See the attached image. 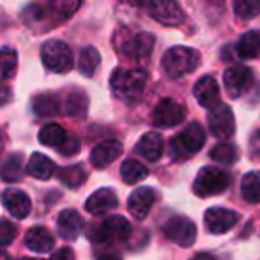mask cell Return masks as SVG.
<instances>
[{
	"instance_id": "6da1fadb",
	"label": "cell",
	"mask_w": 260,
	"mask_h": 260,
	"mask_svg": "<svg viewBox=\"0 0 260 260\" xmlns=\"http://www.w3.org/2000/svg\"><path fill=\"white\" fill-rule=\"evenodd\" d=\"M145 83H147V73L144 69L119 68L113 71L112 78H110V87H112L115 98L127 101V103L140 100L145 90Z\"/></svg>"
},
{
	"instance_id": "7a4b0ae2",
	"label": "cell",
	"mask_w": 260,
	"mask_h": 260,
	"mask_svg": "<svg viewBox=\"0 0 260 260\" xmlns=\"http://www.w3.org/2000/svg\"><path fill=\"white\" fill-rule=\"evenodd\" d=\"M165 73L170 78H181L184 75L193 73L200 66V53L188 46H174L167 50L161 60Z\"/></svg>"
},
{
	"instance_id": "3957f363",
	"label": "cell",
	"mask_w": 260,
	"mask_h": 260,
	"mask_svg": "<svg viewBox=\"0 0 260 260\" xmlns=\"http://www.w3.org/2000/svg\"><path fill=\"white\" fill-rule=\"evenodd\" d=\"M206 144V129L199 122H191L170 142V156L174 159H188Z\"/></svg>"
},
{
	"instance_id": "277c9868",
	"label": "cell",
	"mask_w": 260,
	"mask_h": 260,
	"mask_svg": "<svg viewBox=\"0 0 260 260\" xmlns=\"http://www.w3.org/2000/svg\"><path fill=\"white\" fill-rule=\"evenodd\" d=\"M230 184V175L225 170L218 167H204L197 174V179L193 182V191L200 199L216 197L223 193Z\"/></svg>"
},
{
	"instance_id": "5b68a950",
	"label": "cell",
	"mask_w": 260,
	"mask_h": 260,
	"mask_svg": "<svg viewBox=\"0 0 260 260\" xmlns=\"http://www.w3.org/2000/svg\"><path fill=\"white\" fill-rule=\"evenodd\" d=\"M135 6H140L161 25L177 27L184 21V13L175 0H133Z\"/></svg>"
},
{
	"instance_id": "8992f818",
	"label": "cell",
	"mask_w": 260,
	"mask_h": 260,
	"mask_svg": "<svg viewBox=\"0 0 260 260\" xmlns=\"http://www.w3.org/2000/svg\"><path fill=\"white\" fill-rule=\"evenodd\" d=\"M131 236V223L124 216H110L103 223L96 225L90 234V239L98 244H113L126 241Z\"/></svg>"
},
{
	"instance_id": "52a82bcc",
	"label": "cell",
	"mask_w": 260,
	"mask_h": 260,
	"mask_svg": "<svg viewBox=\"0 0 260 260\" xmlns=\"http://www.w3.org/2000/svg\"><path fill=\"white\" fill-rule=\"evenodd\" d=\"M41 58L45 68L52 73L64 75L73 68L71 50L64 41H58V39H52V41L45 43V46L41 50Z\"/></svg>"
},
{
	"instance_id": "ba28073f",
	"label": "cell",
	"mask_w": 260,
	"mask_h": 260,
	"mask_svg": "<svg viewBox=\"0 0 260 260\" xmlns=\"http://www.w3.org/2000/svg\"><path fill=\"white\" fill-rule=\"evenodd\" d=\"M163 234L172 243L182 248H189L197 239V226L186 216H174L163 225Z\"/></svg>"
},
{
	"instance_id": "9c48e42d",
	"label": "cell",
	"mask_w": 260,
	"mask_h": 260,
	"mask_svg": "<svg viewBox=\"0 0 260 260\" xmlns=\"http://www.w3.org/2000/svg\"><path fill=\"white\" fill-rule=\"evenodd\" d=\"M207 126L209 131L214 135L216 138H230L236 131V120H234V113L229 105L218 103L212 108H209L207 115Z\"/></svg>"
},
{
	"instance_id": "30bf717a",
	"label": "cell",
	"mask_w": 260,
	"mask_h": 260,
	"mask_svg": "<svg viewBox=\"0 0 260 260\" xmlns=\"http://www.w3.org/2000/svg\"><path fill=\"white\" fill-rule=\"evenodd\" d=\"M186 119L184 105L177 103L175 100H161L152 110V124L156 127H175Z\"/></svg>"
},
{
	"instance_id": "8fae6325",
	"label": "cell",
	"mask_w": 260,
	"mask_h": 260,
	"mask_svg": "<svg viewBox=\"0 0 260 260\" xmlns=\"http://www.w3.org/2000/svg\"><path fill=\"white\" fill-rule=\"evenodd\" d=\"M119 50L129 60H147L151 57L152 50H154V36L147 34V32H138V34H133L127 39H124Z\"/></svg>"
},
{
	"instance_id": "7c38bea8",
	"label": "cell",
	"mask_w": 260,
	"mask_h": 260,
	"mask_svg": "<svg viewBox=\"0 0 260 260\" xmlns=\"http://www.w3.org/2000/svg\"><path fill=\"white\" fill-rule=\"evenodd\" d=\"M223 83H225L226 94L230 98H241L253 83V71L246 66H232L223 75Z\"/></svg>"
},
{
	"instance_id": "4fadbf2b",
	"label": "cell",
	"mask_w": 260,
	"mask_h": 260,
	"mask_svg": "<svg viewBox=\"0 0 260 260\" xmlns=\"http://www.w3.org/2000/svg\"><path fill=\"white\" fill-rule=\"evenodd\" d=\"M206 219V229L211 234H226L237 225L241 219V214L232 209L226 207H211L204 214Z\"/></svg>"
},
{
	"instance_id": "5bb4252c",
	"label": "cell",
	"mask_w": 260,
	"mask_h": 260,
	"mask_svg": "<svg viewBox=\"0 0 260 260\" xmlns=\"http://www.w3.org/2000/svg\"><path fill=\"white\" fill-rule=\"evenodd\" d=\"M2 204L9 211V214L16 219H23L30 214L32 202L28 199V195L23 189L18 188H7L2 193Z\"/></svg>"
},
{
	"instance_id": "9a60e30c",
	"label": "cell",
	"mask_w": 260,
	"mask_h": 260,
	"mask_svg": "<svg viewBox=\"0 0 260 260\" xmlns=\"http://www.w3.org/2000/svg\"><path fill=\"white\" fill-rule=\"evenodd\" d=\"M156 200V193L151 188H138L127 199V209L135 219H145L151 212L152 204Z\"/></svg>"
},
{
	"instance_id": "2e32d148",
	"label": "cell",
	"mask_w": 260,
	"mask_h": 260,
	"mask_svg": "<svg viewBox=\"0 0 260 260\" xmlns=\"http://www.w3.org/2000/svg\"><path fill=\"white\" fill-rule=\"evenodd\" d=\"M58 236L66 241H75L83 230V218L75 209H66L57 218Z\"/></svg>"
},
{
	"instance_id": "e0dca14e",
	"label": "cell",
	"mask_w": 260,
	"mask_h": 260,
	"mask_svg": "<svg viewBox=\"0 0 260 260\" xmlns=\"http://www.w3.org/2000/svg\"><path fill=\"white\" fill-rule=\"evenodd\" d=\"M117 206H119V199H117L115 191H113V189H110V188H103V189H98V191H94L85 202L87 211H89L90 214H94V216L106 214V212H110L112 209H115Z\"/></svg>"
},
{
	"instance_id": "ac0fdd59",
	"label": "cell",
	"mask_w": 260,
	"mask_h": 260,
	"mask_svg": "<svg viewBox=\"0 0 260 260\" xmlns=\"http://www.w3.org/2000/svg\"><path fill=\"white\" fill-rule=\"evenodd\" d=\"M193 94L204 108H212L219 103V85L212 76H202L193 87Z\"/></svg>"
},
{
	"instance_id": "d6986e66",
	"label": "cell",
	"mask_w": 260,
	"mask_h": 260,
	"mask_svg": "<svg viewBox=\"0 0 260 260\" xmlns=\"http://www.w3.org/2000/svg\"><path fill=\"white\" fill-rule=\"evenodd\" d=\"M122 154V144L117 140H105L98 144L90 152V163L96 168H106Z\"/></svg>"
},
{
	"instance_id": "ffe728a7",
	"label": "cell",
	"mask_w": 260,
	"mask_h": 260,
	"mask_svg": "<svg viewBox=\"0 0 260 260\" xmlns=\"http://www.w3.org/2000/svg\"><path fill=\"white\" fill-rule=\"evenodd\" d=\"M25 244L28 250L36 251V253H46V251L53 250L55 239L50 234V230L45 226H32L25 234Z\"/></svg>"
},
{
	"instance_id": "44dd1931",
	"label": "cell",
	"mask_w": 260,
	"mask_h": 260,
	"mask_svg": "<svg viewBox=\"0 0 260 260\" xmlns=\"http://www.w3.org/2000/svg\"><path fill=\"white\" fill-rule=\"evenodd\" d=\"M163 137L156 131H151V133H145L144 137L138 140L135 151L140 156H144L147 161H157L161 156H163Z\"/></svg>"
},
{
	"instance_id": "7402d4cb",
	"label": "cell",
	"mask_w": 260,
	"mask_h": 260,
	"mask_svg": "<svg viewBox=\"0 0 260 260\" xmlns=\"http://www.w3.org/2000/svg\"><path fill=\"white\" fill-rule=\"evenodd\" d=\"M27 174L32 175L34 179H39V181H48L55 174V165L48 156L36 152V154H32L30 159H28Z\"/></svg>"
},
{
	"instance_id": "603a6c76",
	"label": "cell",
	"mask_w": 260,
	"mask_h": 260,
	"mask_svg": "<svg viewBox=\"0 0 260 260\" xmlns=\"http://www.w3.org/2000/svg\"><path fill=\"white\" fill-rule=\"evenodd\" d=\"M23 177V156L11 154L0 165V179L6 182H18Z\"/></svg>"
},
{
	"instance_id": "cb8c5ba5",
	"label": "cell",
	"mask_w": 260,
	"mask_h": 260,
	"mask_svg": "<svg viewBox=\"0 0 260 260\" xmlns=\"http://www.w3.org/2000/svg\"><path fill=\"white\" fill-rule=\"evenodd\" d=\"M32 110L38 117H55L60 112V103L55 94H39L32 101Z\"/></svg>"
},
{
	"instance_id": "d4e9b609",
	"label": "cell",
	"mask_w": 260,
	"mask_h": 260,
	"mask_svg": "<svg viewBox=\"0 0 260 260\" xmlns=\"http://www.w3.org/2000/svg\"><path fill=\"white\" fill-rule=\"evenodd\" d=\"M236 52L241 58L248 60V58H255L260 55V34L258 32H246L244 36H241V39L237 41Z\"/></svg>"
},
{
	"instance_id": "484cf974",
	"label": "cell",
	"mask_w": 260,
	"mask_h": 260,
	"mask_svg": "<svg viewBox=\"0 0 260 260\" xmlns=\"http://www.w3.org/2000/svg\"><path fill=\"white\" fill-rule=\"evenodd\" d=\"M45 6L55 20H66L80 9L82 0H45Z\"/></svg>"
},
{
	"instance_id": "4316f807",
	"label": "cell",
	"mask_w": 260,
	"mask_h": 260,
	"mask_svg": "<svg viewBox=\"0 0 260 260\" xmlns=\"http://www.w3.org/2000/svg\"><path fill=\"white\" fill-rule=\"evenodd\" d=\"M147 175H149L147 167L142 165L140 161H137V159H126L122 163V167H120V177H122V181L129 186L144 181Z\"/></svg>"
},
{
	"instance_id": "83f0119b",
	"label": "cell",
	"mask_w": 260,
	"mask_h": 260,
	"mask_svg": "<svg viewBox=\"0 0 260 260\" xmlns=\"http://www.w3.org/2000/svg\"><path fill=\"white\" fill-rule=\"evenodd\" d=\"M89 108V100L82 90H71L66 96L64 101V112L69 117H83Z\"/></svg>"
},
{
	"instance_id": "f1b7e54d",
	"label": "cell",
	"mask_w": 260,
	"mask_h": 260,
	"mask_svg": "<svg viewBox=\"0 0 260 260\" xmlns=\"http://www.w3.org/2000/svg\"><path fill=\"white\" fill-rule=\"evenodd\" d=\"M241 193L248 204H260V172H250L241 181Z\"/></svg>"
},
{
	"instance_id": "f546056e",
	"label": "cell",
	"mask_w": 260,
	"mask_h": 260,
	"mask_svg": "<svg viewBox=\"0 0 260 260\" xmlns=\"http://www.w3.org/2000/svg\"><path fill=\"white\" fill-rule=\"evenodd\" d=\"M58 179L64 186L68 188H80V186L85 182L87 179V172L82 165H73V167H66V168H60L58 170Z\"/></svg>"
},
{
	"instance_id": "4dcf8cb0",
	"label": "cell",
	"mask_w": 260,
	"mask_h": 260,
	"mask_svg": "<svg viewBox=\"0 0 260 260\" xmlns=\"http://www.w3.org/2000/svg\"><path fill=\"white\" fill-rule=\"evenodd\" d=\"M100 64H101V57L96 48H92V46L82 48L78 58V69L82 71V75L92 76L96 73V69L100 68Z\"/></svg>"
},
{
	"instance_id": "1f68e13d",
	"label": "cell",
	"mask_w": 260,
	"mask_h": 260,
	"mask_svg": "<svg viewBox=\"0 0 260 260\" xmlns=\"http://www.w3.org/2000/svg\"><path fill=\"white\" fill-rule=\"evenodd\" d=\"M66 137H68V135H66L62 126H58V124H46V126L41 127L38 138L46 147H58V145L66 140Z\"/></svg>"
},
{
	"instance_id": "d6a6232c",
	"label": "cell",
	"mask_w": 260,
	"mask_h": 260,
	"mask_svg": "<svg viewBox=\"0 0 260 260\" xmlns=\"http://www.w3.org/2000/svg\"><path fill=\"white\" fill-rule=\"evenodd\" d=\"M18 68V55L13 48H0V80H9Z\"/></svg>"
},
{
	"instance_id": "836d02e7",
	"label": "cell",
	"mask_w": 260,
	"mask_h": 260,
	"mask_svg": "<svg viewBox=\"0 0 260 260\" xmlns=\"http://www.w3.org/2000/svg\"><path fill=\"white\" fill-rule=\"evenodd\" d=\"M209 156H211L212 161H216V163H219V165H232V163H236L237 157H239V154H237V149L230 144L214 145Z\"/></svg>"
},
{
	"instance_id": "e575fe53",
	"label": "cell",
	"mask_w": 260,
	"mask_h": 260,
	"mask_svg": "<svg viewBox=\"0 0 260 260\" xmlns=\"http://www.w3.org/2000/svg\"><path fill=\"white\" fill-rule=\"evenodd\" d=\"M234 13L243 20L255 18L260 13V0H234Z\"/></svg>"
},
{
	"instance_id": "d590c367",
	"label": "cell",
	"mask_w": 260,
	"mask_h": 260,
	"mask_svg": "<svg viewBox=\"0 0 260 260\" xmlns=\"http://www.w3.org/2000/svg\"><path fill=\"white\" fill-rule=\"evenodd\" d=\"M16 236V226L13 221L6 218H0V246H7L14 241Z\"/></svg>"
},
{
	"instance_id": "8d00e7d4",
	"label": "cell",
	"mask_w": 260,
	"mask_h": 260,
	"mask_svg": "<svg viewBox=\"0 0 260 260\" xmlns=\"http://www.w3.org/2000/svg\"><path fill=\"white\" fill-rule=\"evenodd\" d=\"M58 151H60V154L64 156H73V154H78L80 151V142L76 137H66V140L62 142L60 145H58Z\"/></svg>"
},
{
	"instance_id": "74e56055",
	"label": "cell",
	"mask_w": 260,
	"mask_h": 260,
	"mask_svg": "<svg viewBox=\"0 0 260 260\" xmlns=\"http://www.w3.org/2000/svg\"><path fill=\"white\" fill-rule=\"evenodd\" d=\"M50 260H75V255L69 248H58Z\"/></svg>"
},
{
	"instance_id": "f35d334b",
	"label": "cell",
	"mask_w": 260,
	"mask_h": 260,
	"mask_svg": "<svg viewBox=\"0 0 260 260\" xmlns=\"http://www.w3.org/2000/svg\"><path fill=\"white\" fill-rule=\"evenodd\" d=\"M11 100V89L7 85H4L2 80H0V106L9 103Z\"/></svg>"
},
{
	"instance_id": "ab89813d",
	"label": "cell",
	"mask_w": 260,
	"mask_h": 260,
	"mask_svg": "<svg viewBox=\"0 0 260 260\" xmlns=\"http://www.w3.org/2000/svg\"><path fill=\"white\" fill-rule=\"evenodd\" d=\"M193 260H216L212 255H207V253H200V255H197Z\"/></svg>"
},
{
	"instance_id": "60d3db41",
	"label": "cell",
	"mask_w": 260,
	"mask_h": 260,
	"mask_svg": "<svg viewBox=\"0 0 260 260\" xmlns=\"http://www.w3.org/2000/svg\"><path fill=\"white\" fill-rule=\"evenodd\" d=\"M98 260H120V257H117V255H112V253H106V255H101Z\"/></svg>"
},
{
	"instance_id": "b9f144b4",
	"label": "cell",
	"mask_w": 260,
	"mask_h": 260,
	"mask_svg": "<svg viewBox=\"0 0 260 260\" xmlns=\"http://www.w3.org/2000/svg\"><path fill=\"white\" fill-rule=\"evenodd\" d=\"M0 260H11V257L4 250H0Z\"/></svg>"
},
{
	"instance_id": "7bdbcfd3",
	"label": "cell",
	"mask_w": 260,
	"mask_h": 260,
	"mask_svg": "<svg viewBox=\"0 0 260 260\" xmlns=\"http://www.w3.org/2000/svg\"><path fill=\"white\" fill-rule=\"evenodd\" d=\"M4 151V140H2V135H0V154H2Z\"/></svg>"
},
{
	"instance_id": "ee69618b",
	"label": "cell",
	"mask_w": 260,
	"mask_h": 260,
	"mask_svg": "<svg viewBox=\"0 0 260 260\" xmlns=\"http://www.w3.org/2000/svg\"><path fill=\"white\" fill-rule=\"evenodd\" d=\"M21 260H38V258H28V257H23Z\"/></svg>"
}]
</instances>
